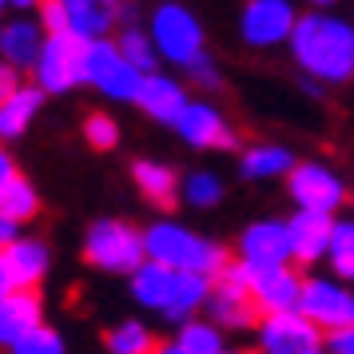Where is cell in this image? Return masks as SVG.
<instances>
[{"label": "cell", "instance_id": "obj_1", "mask_svg": "<svg viewBox=\"0 0 354 354\" xmlns=\"http://www.w3.org/2000/svg\"><path fill=\"white\" fill-rule=\"evenodd\" d=\"M290 56L306 76L322 84H346L354 76V24L351 20L306 12L290 32Z\"/></svg>", "mask_w": 354, "mask_h": 354}, {"label": "cell", "instance_id": "obj_2", "mask_svg": "<svg viewBox=\"0 0 354 354\" xmlns=\"http://www.w3.org/2000/svg\"><path fill=\"white\" fill-rule=\"evenodd\" d=\"M144 239H147V259H160L176 271H199V274H211V279L227 271L223 247L179 223H156Z\"/></svg>", "mask_w": 354, "mask_h": 354}, {"label": "cell", "instance_id": "obj_3", "mask_svg": "<svg viewBox=\"0 0 354 354\" xmlns=\"http://www.w3.org/2000/svg\"><path fill=\"white\" fill-rule=\"evenodd\" d=\"M84 259L108 274H131L147 259V239L120 219H100L84 235Z\"/></svg>", "mask_w": 354, "mask_h": 354}, {"label": "cell", "instance_id": "obj_4", "mask_svg": "<svg viewBox=\"0 0 354 354\" xmlns=\"http://www.w3.org/2000/svg\"><path fill=\"white\" fill-rule=\"evenodd\" d=\"M36 84L44 92H68L88 84V40L76 32H52L36 60Z\"/></svg>", "mask_w": 354, "mask_h": 354}, {"label": "cell", "instance_id": "obj_5", "mask_svg": "<svg viewBox=\"0 0 354 354\" xmlns=\"http://www.w3.org/2000/svg\"><path fill=\"white\" fill-rule=\"evenodd\" d=\"M144 80H147V72L131 64L120 44H112L108 36L88 40V84H96L104 96H112V100H140Z\"/></svg>", "mask_w": 354, "mask_h": 354}, {"label": "cell", "instance_id": "obj_6", "mask_svg": "<svg viewBox=\"0 0 354 354\" xmlns=\"http://www.w3.org/2000/svg\"><path fill=\"white\" fill-rule=\"evenodd\" d=\"M326 330L319 322L295 310H274L259 322V351L263 354H322L326 351Z\"/></svg>", "mask_w": 354, "mask_h": 354}, {"label": "cell", "instance_id": "obj_7", "mask_svg": "<svg viewBox=\"0 0 354 354\" xmlns=\"http://www.w3.org/2000/svg\"><path fill=\"white\" fill-rule=\"evenodd\" d=\"M151 40L160 56L171 64H192L195 56H203V28L183 4H160L151 17Z\"/></svg>", "mask_w": 354, "mask_h": 354}, {"label": "cell", "instance_id": "obj_8", "mask_svg": "<svg viewBox=\"0 0 354 354\" xmlns=\"http://www.w3.org/2000/svg\"><path fill=\"white\" fill-rule=\"evenodd\" d=\"M243 279L251 287V299L263 315H274V310H295L299 299H303V283L287 271V263H243Z\"/></svg>", "mask_w": 354, "mask_h": 354}, {"label": "cell", "instance_id": "obj_9", "mask_svg": "<svg viewBox=\"0 0 354 354\" xmlns=\"http://www.w3.org/2000/svg\"><path fill=\"white\" fill-rule=\"evenodd\" d=\"M295 24H299V17H295L290 0H247L239 17V32L251 48H274V44L290 40Z\"/></svg>", "mask_w": 354, "mask_h": 354}, {"label": "cell", "instance_id": "obj_10", "mask_svg": "<svg viewBox=\"0 0 354 354\" xmlns=\"http://www.w3.org/2000/svg\"><path fill=\"white\" fill-rule=\"evenodd\" d=\"M299 310L310 315L326 335H335L342 326H354V295L335 279H306Z\"/></svg>", "mask_w": 354, "mask_h": 354}, {"label": "cell", "instance_id": "obj_11", "mask_svg": "<svg viewBox=\"0 0 354 354\" xmlns=\"http://www.w3.org/2000/svg\"><path fill=\"white\" fill-rule=\"evenodd\" d=\"M287 187H290V199L306 211H330L335 215L346 199V187L335 171H326L322 163H295L287 176Z\"/></svg>", "mask_w": 354, "mask_h": 354}, {"label": "cell", "instance_id": "obj_12", "mask_svg": "<svg viewBox=\"0 0 354 354\" xmlns=\"http://www.w3.org/2000/svg\"><path fill=\"white\" fill-rule=\"evenodd\" d=\"M207 310L219 326H235V330H239V326H251V319L259 315V306H255V299H251L247 279H243V267H227L223 274H215Z\"/></svg>", "mask_w": 354, "mask_h": 354}, {"label": "cell", "instance_id": "obj_13", "mask_svg": "<svg viewBox=\"0 0 354 354\" xmlns=\"http://www.w3.org/2000/svg\"><path fill=\"white\" fill-rule=\"evenodd\" d=\"M239 259L243 263H287V259H295V251H290V227L279 223V219L251 223L239 239Z\"/></svg>", "mask_w": 354, "mask_h": 354}, {"label": "cell", "instance_id": "obj_14", "mask_svg": "<svg viewBox=\"0 0 354 354\" xmlns=\"http://www.w3.org/2000/svg\"><path fill=\"white\" fill-rule=\"evenodd\" d=\"M290 251L299 263H315L330 251V235H335V219L330 211H306L299 207V215L290 219Z\"/></svg>", "mask_w": 354, "mask_h": 354}, {"label": "cell", "instance_id": "obj_15", "mask_svg": "<svg viewBox=\"0 0 354 354\" xmlns=\"http://www.w3.org/2000/svg\"><path fill=\"white\" fill-rule=\"evenodd\" d=\"M176 131L192 147H235V131L211 104H187L183 115L176 120Z\"/></svg>", "mask_w": 354, "mask_h": 354}, {"label": "cell", "instance_id": "obj_16", "mask_svg": "<svg viewBox=\"0 0 354 354\" xmlns=\"http://www.w3.org/2000/svg\"><path fill=\"white\" fill-rule=\"evenodd\" d=\"M44 319V306H40V295L32 287H17L12 295L0 299V346H12L20 338L36 330Z\"/></svg>", "mask_w": 354, "mask_h": 354}, {"label": "cell", "instance_id": "obj_17", "mask_svg": "<svg viewBox=\"0 0 354 354\" xmlns=\"http://www.w3.org/2000/svg\"><path fill=\"white\" fill-rule=\"evenodd\" d=\"M176 283H179V271L167 267V263H160V259H144L131 271V295H136V303L151 306V310H167L171 306Z\"/></svg>", "mask_w": 354, "mask_h": 354}, {"label": "cell", "instance_id": "obj_18", "mask_svg": "<svg viewBox=\"0 0 354 354\" xmlns=\"http://www.w3.org/2000/svg\"><path fill=\"white\" fill-rule=\"evenodd\" d=\"M136 104H140L151 120H160V124H171V128H176V120L183 115V108H187L192 100H187V92H183V84H176L171 76H156V72H147L144 92H140Z\"/></svg>", "mask_w": 354, "mask_h": 354}, {"label": "cell", "instance_id": "obj_19", "mask_svg": "<svg viewBox=\"0 0 354 354\" xmlns=\"http://www.w3.org/2000/svg\"><path fill=\"white\" fill-rule=\"evenodd\" d=\"M44 40H48L44 24H32V20H12L8 28H0V52L17 68H36L40 52H44Z\"/></svg>", "mask_w": 354, "mask_h": 354}, {"label": "cell", "instance_id": "obj_20", "mask_svg": "<svg viewBox=\"0 0 354 354\" xmlns=\"http://www.w3.org/2000/svg\"><path fill=\"white\" fill-rule=\"evenodd\" d=\"M131 179H136V187L144 192L147 203H156V207H176L179 199V179L176 171L167 167V163H156V160H140L131 167Z\"/></svg>", "mask_w": 354, "mask_h": 354}, {"label": "cell", "instance_id": "obj_21", "mask_svg": "<svg viewBox=\"0 0 354 354\" xmlns=\"http://www.w3.org/2000/svg\"><path fill=\"white\" fill-rule=\"evenodd\" d=\"M8 255V267H12V279L17 287H40V279L48 274V247L36 239H17L12 247H4Z\"/></svg>", "mask_w": 354, "mask_h": 354}, {"label": "cell", "instance_id": "obj_22", "mask_svg": "<svg viewBox=\"0 0 354 354\" xmlns=\"http://www.w3.org/2000/svg\"><path fill=\"white\" fill-rule=\"evenodd\" d=\"M40 84L36 88H20L17 96H8L4 104H0V140H17V136H24V128L32 124V115L40 112Z\"/></svg>", "mask_w": 354, "mask_h": 354}, {"label": "cell", "instance_id": "obj_23", "mask_svg": "<svg viewBox=\"0 0 354 354\" xmlns=\"http://www.w3.org/2000/svg\"><path fill=\"white\" fill-rule=\"evenodd\" d=\"M64 8L72 32L84 36V40H100V36L112 32V4H104V0H64Z\"/></svg>", "mask_w": 354, "mask_h": 354}, {"label": "cell", "instance_id": "obj_24", "mask_svg": "<svg viewBox=\"0 0 354 354\" xmlns=\"http://www.w3.org/2000/svg\"><path fill=\"white\" fill-rule=\"evenodd\" d=\"M243 176L247 179H274V176H290L295 167V156L287 147H274V144H259V147H247L243 151Z\"/></svg>", "mask_w": 354, "mask_h": 354}, {"label": "cell", "instance_id": "obj_25", "mask_svg": "<svg viewBox=\"0 0 354 354\" xmlns=\"http://www.w3.org/2000/svg\"><path fill=\"white\" fill-rule=\"evenodd\" d=\"M36 211H40V195H36V187L24 176H17L4 192H0V215H8V219H17V223H28Z\"/></svg>", "mask_w": 354, "mask_h": 354}, {"label": "cell", "instance_id": "obj_26", "mask_svg": "<svg viewBox=\"0 0 354 354\" xmlns=\"http://www.w3.org/2000/svg\"><path fill=\"white\" fill-rule=\"evenodd\" d=\"M104 342H108V351H112V354H156V351H160L144 322H120V326L108 330Z\"/></svg>", "mask_w": 354, "mask_h": 354}, {"label": "cell", "instance_id": "obj_27", "mask_svg": "<svg viewBox=\"0 0 354 354\" xmlns=\"http://www.w3.org/2000/svg\"><path fill=\"white\" fill-rule=\"evenodd\" d=\"M176 346L183 354H223V338H219V330L207 326V322H183Z\"/></svg>", "mask_w": 354, "mask_h": 354}, {"label": "cell", "instance_id": "obj_28", "mask_svg": "<svg viewBox=\"0 0 354 354\" xmlns=\"http://www.w3.org/2000/svg\"><path fill=\"white\" fill-rule=\"evenodd\" d=\"M326 259H330L338 279H354V223H335Z\"/></svg>", "mask_w": 354, "mask_h": 354}, {"label": "cell", "instance_id": "obj_29", "mask_svg": "<svg viewBox=\"0 0 354 354\" xmlns=\"http://www.w3.org/2000/svg\"><path fill=\"white\" fill-rule=\"evenodd\" d=\"M183 199H187L192 207H215V203L223 199V183L211 176V171H195V176H187V183H183Z\"/></svg>", "mask_w": 354, "mask_h": 354}, {"label": "cell", "instance_id": "obj_30", "mask_svg": "<svg viewBox=\"0 0 354 354\" xmlns=\"http://www.w3.org/2000/svg\"><path fill=\"white\" fill-rule=\"evenodd\" d=\"M84 140H88V147H96V151H112L120 144V128H115L112 115L88 112L84 115Z\"/></svg>", "mask_w": 354, "mask_h": 354}, {"label": "cell", "instance_id": "obj_31", "mask_svg": "<svg viewBox=\"0 0 354 354\" xmlns=\"http://www.w3.org/2000/svg\"><path fill=\"white\" fill-rule=\"evenodd\" d=\"M12 354H64V338L56 335L52 326H36V330H28V335L20 338V342H12L8 346Z\"/></svg>", "mask_w": 354, "mask_h": 354}, {"label": "cell", "instance_id": "obj_32", "mask_svg": "<svg viewBox=\"0 0 354 354\" xmlns=\"http://www.w3.org/2000/svg\"><path fill=\"white\" fill-rule=\"evenodd\" d=\"M120 48H124V56H128L136 68H144V72H151L156 68V40H147L144 32H124L120 36Z\"/></svg>", "mask_w": 354, "mask_h": 354}, {"label": "cell", "instance_id": "obj_33", "mask_svg": "<svg viewBox=\"0 0 354 354\" xmlns=\"http://www.w3.org/2000/svg\"><path fill=\"white\" fill-rule=\"evenodd\" d=\"M40 24H44V32H72V24H68V8L64 0H44L40 4Z\"/></svg>", "mask_w": 354, "mask_h": 354}, {"label": "cell", "instance_id": "obj_34", "mask_svg": "<svg viewBox=\"0 0 354 354\" xmlns=\"http://www.w3.org/2000/svg\"><path fill=\"white\" fill-rule=\"evenodd\" d=\"M20 88H24V84H20V68L12 64V60H0V104L8 96H17Z\"/></svg>", "mask_w": 354, "mask_h": 354}, {"label": "cell", "instance_id": "obj_35", "mask_svg": "<svg viewBox=\"0 0 354 354\" xmlns=\"http://www.w3.org/2000/svg\"><path fill=\"white\" fill-rule=\"evenodd\" d=\"M183 68L192 72V80H195V84H203V88H219V72L211 68L207 56H195L192 64H183Z\"/></svg>", "mask_w": 354, "mask_h": 354}, {"label": "cell", "instance_id": "obj_36", "mask_svg": "<svg viewBox=\"0 0 354 354\" xmlns=\"http://www.w3.org/2000/svg\"><path fill=\"white\" fill-rule=\"evenodd\" d=\"M326 351L330 354H354V326H342L326 338Z\"/></svg>", "mask_w": 354, "mask_h": 354}, {"label": "cell", "instance_id": "obj_37", "mask_svg": "<svg viewBox=\"0 0 354 354\" xmlns=\"http://www.w3.org/2000/svg\"><path fill=\"white\" fill-rule=\"evenodd\" d=\"M12 290H17V279H12L8 255H4V247H0V299H4V295H12Z\"/></svg>", "mask_w": 354, "mask_h": 354}, {"label": "cell", "instance_id": "obj_38", "mask_svg": "<svg viewBox=\"0 0 354 354\" xmlns=\"http://www.w3.org/2000/svg\"><path fill=\"white\" fill-rule=\"evenodd\" d=\"M17 239H20V223L8 219V215H0V247H12Z\"/></svg>", "mask_w": 354, "mask_h": 354}, {"label": "cell", "instance_id": "obj_39", "mask_svg": "<svg viewBox=\"0 0 354 354\" xmlns=\"http://www.w3.org/2000/svg\"><path fill=\"white\" fill-rule=\"evenodd\" d=\"M12 179H17V163L8 160V151L0 147V192H4V187H8Z\"/></svg>", "mask_w": 354, "mask_h": 354}, {"label": "cell", "instance_id": "obj_40", "mask_svg": "<svg viewBox=\"0 0 354 354\" xmlns=\"http://www.w3.org/2000/svg\"><path fill=\"white\" fill-rule=\"evenodd\" d=\"M4 4H17V8H32V4H44V0H4Z\"/></svg>", "mask_w": 354, "mask_h": 354}, {"label": "cell", "instance_id": "obj_41", "mask_svg": "<svg viewBox=\"0 0 354 354\" xmlns=\"http://www.w3.org/2000/svg\"><path fill=\"white\" fill-rule=\"evenodd\" d=\"M156 354H183V351H179L176 342H171V346H160V351H156Z\"/></svg>", "mask_w": 354, "mask_h": 354}, {"label": "cell", "instance_id": "obj_42", "mask_svg": "<svg viewBox=\"0 0 354 354\" xmlns=\"http://www.w3.org/2000/svg\"><path fill=\"white\" fill-rule=\"evenodd\" d=\"M310 4H315V8H330V4H335V0H310Z\"/></svg>", "mask_w": 354, "mask_h": 354}, {"label": "cell", "instance_id": "obj_43", "mask_svg": "<svg viewBox=\"0 0 354 354\" xmlns=\"http://www.w3.org/2000/svg\"><path fill=\"white\" fill-rule=\"evenodd\" d=\"M104 4H112V0H104Z\"/></svg>", "mask_w": 354, "mask_h": 354}, {"label": "cell", "instance_id": "obj_44", "mask_svg": "<svg viewBox=\"0 0 354 354\" xmlns=\"http://www.w3.org/2000/svg\"><path fill=\"white\" fill-rule=\"evenodd\" d=\"M0 4H4V0H0Z\"/></svg>", "mask_w": 354, "mask_h": 354}, {"label": "cell", "instance_id": "obj_45", "mask_svg": "<svg viewBox=\"0 0 354 354\" xmlns=\"http://www.w3.org/2000/svg\"><path fill=\"white\" fill-rule=\"evenodd\" d=\"M223 354H227V351H223Z\"/></svg>", "mask_w": 354, "mask_h": 354}]
</instances>
